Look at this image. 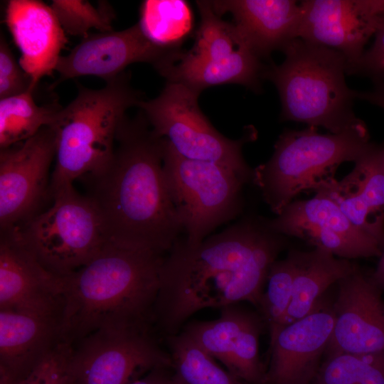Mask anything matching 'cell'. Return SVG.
Here are the masks:
<instances>
[{
  "label": "cell",
  "instance_id": "cell-20",
  "mask_svg": "<svg viewBox=\"0 0 384 384\" xmlns=\"http://www.w3.org/2000/svg\"><path fill=\"white\" fill-rule=\"evenodd\" d=\"M6 23L21 54L18 63L36 87L55 71L65 33L50 6L38 0L9 1Z\"/></svg>",
  "mask_w": 384,
  "mask_h": 384
},
{
  "label": "cell",
  "instance_id": "cell-25",
  "mask_svg": "<svg viewBox=\"0 0 384 384\" xmlns=\"http://www.w3.org/2000/svg\"><path fill=\"white\" fill-rule=\"evenodd\" d=\"M33 91L0 99V149L25 141L42 128L51 126L62 107L55 104L38 105Z\"/></svg>",
  "mask_w": 384,
  "mask_h": 384
},
{
  "label": "cell",
  "instance_id": "cell-32",
  "mask_svg": "<svg viewBox=\"0 0 384 384\" xmlns=\"http://www.w3.org/2000/svg\"><path fill=\"white\" fill-rule=\"evenodd\" d=\"M73 346L60 342L26 378L16 384H73L70 362Z\"/></svg>",
  "mask_w": 384,
  "mask_h": 384
},
{
  "label": "cell",
  "instance_id": "cell-35",
  "mask_svg": "<svg viewBox=\"0 0 384 384\" xmlns=\"http://www.w3.org/2000/svg\"><path fill=\"white\" fill-rule=\"evenodd\" d=\"M127 384H183L172 367L155 368Z\"/></svg>",
  "mask_w": 384,
  "mask_h": 384
},
{
  "label": "cell",
  "instance_id": "cell-10",
  "mask_svg": "<svg viewBox=\"0 0 384 384\" xmlns=\"http://www.w3.org/2000/svg\"><path fill=\"white\" fill-rule=\"evenodd\" d=\"M200 94L183 84L167 82L156 97L142 100L137 107L153 131L182 156L221 164L245 184L252 183L253 169L245 161L242 147L255 139V132L249 129L238 139L223 135L201 112Z\"/></svg>",
  "mask_w": 384,
  "mask_h": 384
},
{
  "label": "cell",
  "instance_id": "cell-38",
  "mask_svg": "<svg viewBox=\"0 0 384 384\" xmlns=\"http://www.w3.org/2000/svg\"><path fill=\"white\" fill-rule=\"evenodd\" d=\"M373 11L378 16H384V0H370Z\"/></svg>",
  "mask_w": 384,
  "mask_h": 384
},
{
  "label": "cell",
  "instance_id": "cell-1",
  "mask_svg": "<svg viewBox=\"0 0 384 384\" xmlns=\"http://www.w3.org/2000/svg\"><path fill=\"white\" fill-rule=\"evenodd\" d=\"M286 237L267 219L247 216L197 245L179 238L166 255L154 306V325L165 338L205 308L249 302L285 247Z\"/></svg>",
  "mask_w": 384,
  "mask_h": 384
},
{
  "label": "cell",
  "instance_id": "cell-3",
  "mask_svg": "<svg viewBox=\"0 0 384 384\" xmlns=\"http://www.w3.org/2000/svg\"><path fill=\"white\" fill-rule=\"evenodd\" d=\"M165 257L106 241L85 265L62 277L61 341L74 346L100 330H152Z\"/></svg>",
  "mask_w": 384,
  "mask_h": 384
},
{
  "label": "cell",
  "instance_id": "cell-22",
  "mask_svg": "<svg viewBox=\"0 0 384 384\" xmlns=\"http://www.w3.org/2000/svg\"><path fill=\"white\" fill-rule=\"evenodd\" d=\"M221 16L230 13L237 32L261 60L282 51L293 39L300 19L299 1L294 0L210 1Z\"/></svg>",
  "mask_w": 384,
  "mask_h": 384
},
{
  "label": "cell",
  "instance_id": "cell-27",
  "mask_svg": "<svg viewBox=\"0 0 384 384\" xmlns=\"http://www.w3.org/2000/svg\"><path fill=\"white\" fill-rule=\"evenodd\" d=\"M173 368L183 384H244L182 331L165 338Z\"/></svg>",
  "mask_w": 384,
  "mask_h": 384
},
{
  "label": "cell",
  "instance_id": "cell-8",
  "mask_svg": "<svg viewBox=\"0 0 384 384\" xmlns=\"http://www.w3.org/2000/svg\"><path fill=\"white\" fill-rule=\"evenodd\" d=\"M53 205L17 227L20 238L38 262L65 277L90 262L106 242L93 202L73 186L51 196Z\"/></svg>",
  "mask_w": 384,
  "mask_h": 384
},
{
  "label": "cell",
  "instance_id": "cell-6",
  "mask_svg": "<svg viewBox=\"0 0 384 384\" xmlns=\"http://www.w3.org/2000/svg\"><path fill=\"white\" fill-rule=\"evenodd\" d=\"M363 121L339 133L318 127L286 129L270 159L253 169L252 183L277 215L304 191L318 193L335 179L338 167L354 162L370 144Z\"/></svg>",
  "mask_w": 384,
  "mask_h": 384
},
{
  "label": "cell",
  "instance_id": "cell-19",
  "mask_svg": "<svg viewBox=\"0 0 384 384\" xmlns=\"http://www.w3.org/2000/svg\"><path fill=\"white\" fill-rule=\"evenodd\" d=\"M318 193L334 201L351 223L384 248L383 145L370 142L349 174Z\"/></svg>",
  "mask_w": 384,
  "mask_h": 384
},
{
  "label": "cell",
  "instance_id": "cell-34",
  "mask_svg": "<svg viewBox=\"0 0 384 384\" xmlns=\"http://www.w3.org/2000/svg\"><path fill=\"white\" fill-rule=\"evenodd\" d=\"M370 48L366 49L361 58L347 69L348 75L369 78L373 84L384 82V16H378Z\"/></svg>",
  "mask_w": 384,
  "mask_h": 384
},
{
  "label": "cell",
  "instance_id": "cell-9",
  "mask_svg": "<svg viewBox=\"0 0 384 384\" xmlns=\"http://www.w3.org/2000/svg\"><path fill=\"white\" fill-rule=\"evenodd\" d=\"M163 169L188 244L200 243L241 212L245 183L228 167L183 157L164 139Z\"/></svg>",
  "mask_w": 384,
  "mask_h": 384
},
{
  "label": "cell",
  "instance_id": "cell-4",
  "mask_svg": "<svg viewBox=\"0 0 384 384\" xmlns=\"http://www.w3.org/2000/svg\"><path fill=\"white\" fill-rule=\"evenodd\" d=\"M142 95L122 73L100 89L78 84V94L60 110L51 125L55 134V165L50 196L73 182L100 171L111 160L126 112L137 107Z\"/></svg>",
  "mask_w": 384,
  "mask_h": 384
},
{
  "label": "cell",
  "instance_id": "cell-29",
  "mask_svg": "<svg viewBox=\"0 0 384 384\" xmlns=\"http://www.w3.org/2000/svg\"><path fill=\"white\" fill-rule=\"evenodd\" d=\"M326 356L313 384H384V356Z\"/></svg>",
  "mask_w": 384,
  "mask_h": 384
},
{
  "label": "cell",
  "instance_id": "cell-37",
  "mask_svg": "<svg viewBox=\"0 0 384 384\" xmlns=\"http://www.w3.org/2000/svg\"><path fill=\"white\" fill-rule=\"evenodd\" d=\"M371 274L376 284L384 292V248L379 257L377 266Z\"/></svg>",
  "mask_w": 384,
  "mask_h": 384
},
{
  "label": "cell",
  "instance_id": "cell-26",
  "mask_svg": "<svg viewBox=\"0 0 384 384\" xmlns=\"http://www.w3.org/2000/svg\"><path fill=\"white\" fill-rule=\"evenodd\" d=\"M254 314L238 304H230L220 308L218 319L189 321L181 331L227 367L239 334Z\"/></svg>",
  "mask_w": 384,
  "mask_h": 384
},
{
  "label": "cell",
  "instance_id": "cell-13",
  "mask_svg": "<svg viewBox=\"0 0 384 384\" xmlns=\"http://www.w3.org/2000/svg\"><path fill=\"white\" fill-rule=\"evenodd\" d=\"M267 224L279 234L299 238L340 258L379 257L383 250L375 239L356 228L321 193L310 199L293 201L280 214L267 220Z\"/></svg>",
  "mask_w": 384,
  "mask_h": 384
},
{
  "label": "cell",
  "instance_id": "cell-33",
  "mask_svg": "<svg viewBox=\"0 0 384 384\" xmlns=\"http://www.w3.org/2000/svg\"><path fill=\"white\" fill-rule=\"evenodd\" d=\"M31 78L16 61L6 41L0 40V99L34 91Z\"/></svg>",
  "mask_w": 384,
  "mask_h": 384
},
{
  "label": "cell",
  "instance_id": "cell-2",
  "mask_svg": "<svg viewBox=\"0 0 384 384\" xmlns=\"http://www.w3.org/2000/svg\"><path fill=\"white\" fill-rule=\"evenodd\" d=\"M116 142L108 164L83 177L105 240L166 255L183 229L163 169L164 139L140 111L125 118Z\"/></svg>",
  "mask_w": 384,
  "mask_h": 384
},
{
  "label": "cell",
  "instance_id": "cell-31",
  "mask_svg": "<svg viewBox=\"0 0 384 384\" xmlns=\"http://www.w3.org/2000/svg\"><path fill=\"white\" fill-rule=\"evenodd\" d=\"M262 317L254 314L241 331L231 352L228 370L244 382L262 384L264 373L259 357Z\"/></svg>",
  "mask_w": 384,
  "mask_h": 384
},
{
  "label": "cell",
  "instance_id": "cell-7",
  "mask_svg": "<svg viewBox=\"0 0 384 384\" xmlns=\"http://www.w3.org/2000/svg\"><path fill=\"white\" fill-rule=\"evenodd\" d=\"M201 22L191 50L176 53L158 72L167 82L204 89L239 84L260 92L266 67L248 47L233 24L213 10L210 1H197Z\"/></svg>",
  "mask_w": 384,
  "mask_h": 384
},
{
  "label": "cell",
  "instance_id": "cell-30",
  "mask_svg": "<svg viewBox=\"0 0 384 384\" xmlns=\"http://www.w3.org/2000/svg\"><path fill=\"white\" fill-rule=\"evenodd\" d=\"M65 33L82 36L91 29L112 31L114 14L107 3L95 7L85 0H53L50 5Z\"/></svg>",
  "mask_w": 384,
  "mask_h": 384
},
{
  "label": "cell",
  "instance_id": "cell-5",
  "mask_svg": "<svg viewBox=\"0 0 384 384\" xmlns=\"http://www.w3.org/2000/svg\"><path fill=\"white\" fill-rule=\"evenodd\" d=\"M284 60L266 67L263 78L276 87L280 121H294L341 132L361 121L353 112L358 90L346 83L347 61L329 48L300 38L283 49Z\"/></svg>",
  "mask_w": 384,
  "mask_h": 384
},
{
  "label": "cell",
  "instance_id": "cell-36",
  "mask_svg": "<svg viewBox=\"0 0 384 384\" xmlns=\"http://www.w3.org/2000/svg\"><path fill=\"white\" fill-rule=\"evenodd\" d=\"M357 99L366 101L384 110V82L373 83L368 91H358Z\"/></svg>",
  "mask_w": 384,
  "mask_h": 384
},
{
  "label": "cell",
  "instance_id": "cell-11",
  "mask_svg": "<svg viewBox=\"0 0 384 384\" xmlns=\"http://www.w3.org/2000/svg\"><path fill=\"white\" fill-rule=\"evenodd\" d=\"M161 367H172L152 330L95 331L73 346V384H127Z\"/></svg>",
  "mask_w": 384,
  "mask_h": 384
},
{
  "label": "cell",
  "instance_id": "cell-14",
  "mask_svg": "<svg viewBox=\"0 0 384 384\" xmlns=\"http://www.w3.org/2000/svg\"><path fill=\"white\" fill-rule=\"evenodd\" d=\"M326 355L384 356V299L371 273L358 267L338 283Z\"/></svg>",
  "mask_w": 384,
  "mask_h": 384
},
{
  "label": "cell",
  "instance_id": "cell-23",
  "mask_svg": "<svg viewBox=\"0 0 384 384\" xmlns=\"http://www.w3.org/2000/svg\"><path fill=\"white\" fill-rule=\"evenodd\" d=\"M356 266L350 260L337 257L323 250L299 251L291 302L280 326L310 314L324 293L350 274Z\"/></svg>",
  "mask_w": 384,
  "mask_h": 384
},
{
  "label": "cell",
  "instance_id": "cell-15",
  "mask_svg": "<svg viewBox=\"0 0 384 384\" xmlns=\"http://www.w3.org/2000/svg\"><path fill=\"white\" fill-rule=\"evenodd\" d=\"M177 50L153 44L138 23L122 31L90 33L65 55H61L55 71L58 79L53 89L68 79L92 75L110 81L135 63H146L158 70Z\"/></svg>",
  "mask_w": 384,
  "mask_h": 384
},
{
  "label": "cell",
  "instance_id": "cell-16",
  "mask_svg": "<svg viewBox=\"0 0 384 384\" xmlns=\"http://www.w3.org/2000/svg\"><path fill=\"white\" fill-rule=\"evenodd\" d=\"M62 277L46 270L22 242L17 227L1 231L0 310L60 315Z\"/></svg>",
  "mask_w": 384,
  "mask_h": 384
},
{
  "label": "cell",
  "instance_id": "cell-24",
  "mask_svg": "<svg viewBox=\"0 0 384 384\" xmlns=\"http://www.w3.org/2000/svg\"><path fill=\"white\" fill-rule=\"evenodd\" d=\"M138 24L153 44L177 50L192 31L193 16L186 1L146 0L140 6Z\"/></svg>",
  "mask_w": 384,
  "mask_h": 384
},
{
  "label": "cell",
  "instance_id": "cell-17",
  "mask_svg": "<svg viewBox=\"0 0 384 384\" xmlns=\"http://www.w3.org/2000/svg\"><path fill=\"white\" fill-rule=\"evenodd\" d=\"M334 325L333 306L319 302L306 316L270 335V366L262 384H309L316 377Z\"/></svg>",
  "mask_w": 384,
  "mask_h": 384
},
{
  "label": "cell",
  "instance_id": "cell-21",
  "mask_svg": "<svg viewBox=\"0 0 384 384\" xmlns=\"http://www.w3.org/2000/svg\"><path fill=\"white\" fill-rule=\"evenodd\" d=\"M60 316L0 310V384H16L60 343Z\"/></svg>",
  "mask_w": 384,
  "mask_h": 384
},
{
  "label": "cell",
  "instance_id": "cell-18",
  "mask_svg": "<svg viewBox=\"0 0 384 384\" xmlns=\"http://www.w3.org/2000/svg\"><path fill=\"white\" fill-rule=\"evenodd\" d=\"M297 38L342 54L347 69L366 50L375 32L378 16L370 0H304Z\"/></svg>",
  "mask_w": 384,
  "mask_h": 384
},
{
  "label": "cell",
  "instance_id": "cell-12",
  "mask_svg": "<svg viewBox=\"0 0 384 384\" xmlns=\"http://www.w3.org/2000/svg\"><path fill=\"white\" fill-rule=\"evenodd\" d=\"M51 126L0 151L1 231L18 227L37 215L50 196L49 169L55 158Z\"/></svg>",
  "mask_w": 384,
  "mask_h": 384
},
{
  "label": "cell",
  "instance_id": "cell-28",
  "mask_svg": "<svg viewBox=\"0 0 384 384\" xmlns=\"http://www.w3.org/2000/svg\"><path fill=\"white\" fill-rule=\"evenodd\" d=\"M299 250H292L271 265L258 309L270 335L282 324L289 306L298 267Z\"/></svg>",
  "mask_w": 384,
  "mask_h": 384
}]
</instances>
